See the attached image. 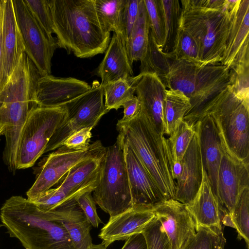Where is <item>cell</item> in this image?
I'll return each instance as SVG.
<instances>
[{
    "instance_id": "cell-1",
    "label": "cell",
    "mask_w": 249,
    "mask_h": 249,
    "mask_svg": "<svg viewBox=\"0 0 249 249\" xmlns=\"http://www.w3.org/2000/svg\"><path fill=\"white\" fill-rule=\"evenodd\" d=\"M58 47L77 57L105 53L110 34L99 20L94 0H48Z\"/></svg>"
},
{
    "instance_id": "cell-2",
    "label": "cell",
    "mask_w": 249,
    "mask_h": 249,
    "mask_svg": "<svg viewBox=\"0 0 249 249\" xmlns=\"http://www.w3.org/2000/svg\"><path fill=\"white\" fill-rule=\"evenodd\" d=\"M0 219L10 237L25 249H75L63 226L21 196H12L0 209Z\"/></svg>"
},
{
    "instance_id": "cell-3",
    "label": "cell",
    "mask_w": 249,
    "mask_h": 249,
    "mask_svg": "<svg viewBox=\"0 0 249 249\" xmlns=\"http://www.w3.org/2000/svg\"><path fill=\"white\" fill-rule=\"evenodd\" d=\"M119 135L131 147L148 172L165 199L174 198L173 160L168 141L141 111L127 121L118 120Z\"/></svg>"
},
{
    "instance_id": "cell-4",
    "label": "cell",
    "mask_w": 249,
    "mask_h": 249,
    "mask_svg": "<svg viewBox=\"0 0 249 249\" xmlns=\"http://www.w3.org/2000/svg\"><path fill=\"white\" fill-rule=\"evenodd\" d=\"M229 70L221 63L202 65L184 59H171L165 86L178 90L189 99L185 117L198 112L229 85Z\"/></svg>"
},
{
    "instance_id": "cell-5",
    "label": "cell",
    "mask_w": 249,
    "mask_h": 249,
    "mask_svg": "<svg viewBox=\"0 0 249 249\" xmlns=\"http://www.w3.org/2000/svg\"><path fill=\"white\" fill-rule=\"evenodd\" d=\"M179 27L195 40L202 65L220 63L229 33L231 17L221 10L181 0Z\"/></svg>"
},
{
    "instance_id": "cell-6",
    "label": "cell",
    "mask_w": 249,
    "mask_h": 249,
    "mask_svg": "<svg viewBox=\"0 0 249 249\" xmlns=\"http://www.w3.org/2000/svg\"><path fill=\"white\" fill-rule=\"evenodd\" d=\"M211 116L224 144L233 156L249 164V105L239 99L227 86L195 114Z\"/></svg>"
},
{
    "instance_id": "cell-7",
    "label": "cell",
    "mask_w": 249,
    "mask_h": 249,
    "mask_svg": "<svg viewBox=\"0 0 249 249\" xmlns=\"http://www.w3.org/2000/svg\"><path fill=\"white\" fill-rule=\"evenodd\" d=\"M92 192L96 204L110 216L133 206L123 145L118 136L113 145L106 147L98 183Z\"/></svg>"
},
{
    "instance_id": "cell-8",
    "label": "cell",
    "mask_w": 249,
    "mask_h": 249,
    "mask_svg": "<svg viewBox=\"0 0 249 249\" xmlns=\"http://www.w3.org/2000/svg\"><path fill=\"white\" fill-rule=\"evenodd\" d=\"M68 115L66 107H40L30 113L19 137L16 159L17 169L34 165L44 153L50 139Z\"/></svg>"
},
{
    "instance_id": "cell-9",
    "label": "cell",
    "mask_w": 249,
    "mask_h": 249,
    "mask_svg": "<svg viewBox=\"0 0 249 249\" xmlns=\"http://www.w3.org/2000/svg\"><path fill=\"white\" fill-rule=\"evenodd\" d=\"M105 152L86 159L74 165L58 187L49 189L32 201L40 210L49 211L85 192H92L98 183Z\"/></svg>"
},
{
    "instance_id": "cell-10",
    "label": "cell",
    "mask_w": 249,
    "mask_h": 249,
    "mask_svg": "<svg viewBox=\"0 0 249 249\" xmlns=\"http://www.w3.org/2000/svg\"><path fill=\"white\" fill-rule=\"evenodd\" d=\"M103 87L94 80L90 89L65 105L68 117L50 139L44 153L56 150L74 132L84 127L94 128L108 111L104 102Z\"/></svg>"
},
{
    "instance_id": "cell-11",
    "label": "cell",
    "mask_w": 249,
    "mask_h": 249,
    "mask_svg": "<svg viewBox=\"0 0 249 249\" xmlns=\"http://www.w3.org/2000/svg\"><path fill=\"white\" fill-rule=\"evenodd\" d=\"M56 150L43 158L36 168V180L26 193L29 200L40 196L62 180L74 165L104 152L106 147L98 140L86 150L70 148L64 145Z\"/></svg>"
},
{
    "instance_id": "cell-12",
    "label": "cell",
    "mask_w": 249,
    "mask_h": 249,
    "mask_svg": "<svg viewBox=\"0 0 249 249\" xmlns=\"http://www.w3.org/2000/svg\"><path fill=\"white\" fill-rule=\"evenodd\" d=\"M12 1L25 53L42 75H50L52 59L58 48L56 38L46 33L23 0H12Z\"/></svg>"
},
{
    "instance_id": "cell-13",
    "label": "cell",
    "mask_w": 249,
    "mask_h": 249,
    "mask_svg": "<svg viewBox=\"0 0 249 249\" xmlns=\"http://www.w3.org/2000/svg\"><path fill=\"white\" fill-rule=\"evenodd\" d=\"M249 165L232 155L223 143L216 195L222 215V222L231 213L242 191L249 187Z\"/></svg>"
},
{
    "instance_id": "cell-14",
    "label": "cell",
    "mask_w": 249,
    "mask_h": 249,
    "mask_svg": "<svg viewBox=\"0 0 249 249\" xmlns=\"http://www.w3.org/2000/svg\"><path fill=\"white\" fill-rule=\"evenodd\" d=\"M183 121L193 124L197 133L203 170L216 196L218 171L223 149L217 126L211 116L203 114H196Z\"/></svg>"
},
{
    "instance_id": "cell-15",
    "label": "cell",
    "mask_w": 249,
    "mask_h": 249,
    "mask_svg": "<svg viewBox=\"0 0 249 249\" xmlns=\"http://www.w3.org/2000/svg\"><path fill=\"white\" fill-rule=\"evenodd\" d=\"M118 137L123 145L133 206L153 210L165 199L131 147L119 135Z\"/></svg>"
},
{
    "instance_id": "cell-16",
    "label": "cell",
    "mask_w": 249,
    "mask_h": 249,
    "mask_svg": "<svg viewBox=\"0 0 249 249\" xmlns=\"http://www.w3.org/2000/svg\"><path fill=\"white\" fill-rule=\"evenodd\" d=\"M153 211L172 249H181L196 232V222L186 204L174 198L165 199Z\"/></svg>"
},
{
    "instance_id": "cell-17",
    "label": "cell",
    "mask_w": 249,
    "mask_h": 249,
    "mask_svg": "<svg viewBox=\"0 0 249 249\" xmlns=\"http://www.w3.org/2000/svg\"><path fill=\"white\" fill-rule=\"evenodd\" d=\"M249 0H240L231 16L225 49L220 63L230 69L249 65Z\"/></svg>"
},
{
    "instance_id": "cell-18",
    "label": "cell",
    "mask_w": 249,
    "mask_h": 249,
    "mask_svg": "<svg viewBox=\"0 0 249 249\" xmlns=\"http://www.w3.org/2000/svg\"><path fill=\"white\" fill-rule=\"evenodd\" d=\"M90 87L85 81L73 77L43 75L37 82L36 99L40 107L62 106L87 92Z\"/></svg>"
},
{
    "instance_id": "cell-19",
    "label": "cell",
    "mask_w": 249,
    "mask_h": 249,
    "mask_svg": "<svg viewBox=\"0 0 249 249\" xmlns=\"http://www.w3.org/2000/svg\"><path fill=\"white\" fill-rule=\"evenodd\" d=\"M181 162V173L175 180L174 199L188 204L197 193L204 174L198 136L196 131Z\"/></svg>"
},
{
    "instance_id": "cell-20",
    "label": "cell",
    "mask_w": 249,
    "mask_h": 249,
    "mask_svg": "<svg viewBox=\"0 0 249 249\" xmlns=\"http://www.w3.org/2000/svg\"><path fill=\"white\" fill-rule=\"evenodd\" d=\"M155 217L153 209L132 206L119 214L110 216L98 237L108 247L115 241L126 240L133 235L142 233Z\"/></svg>"
},
{
    "instance_id": "cell-21",
    "label": "cell",
    "mask_w": 249,
    "mask_h": 249,
    "mask_svg": "<svg viewBox=\"0 0 249 249\" xmlns=\"http://www.w3.org/2000/svg\"><path fill=\"white\" fill-rule=\"evenodd\" d=\"M43 211L48 218L63 226L75 249H88L93 245L90 235L91 225L75 198L53 210Z\"/></svg>"
},
{
    "instance_id": "cell-22",
    "label": "cell",
    "mask_w": 249,
    "mask_h": 249,
    "mask_svg": "<svg viewBox=\"0 0 249 249\" xmlns=\"http://www.w3.org/2000/svg\"><path fill=\"white\" fill-rule=\"evenodd\" d=\"M1 5L3 87L25 52V48L17 23L12 0H1Z\"/></svg>"
},
{
    "instance_id": "cell-23",
    "label": "cell",
    "mask_w": 249,
    "mask_h": 249,
    "mask_svg": "<svg viewBox=\"0 0 249 249\" xmlns=\"http://www.w3.org/2000/svg\"><path fill=\"white\" fill-rule=\"evenodd\" d=\"M166 89L156 74L146 73H143L136 85L135 90L140 103L141 111L155 129L162 134H163L162 104Z\"/></svg>"
},
{
    "instance_id": "cell-24",
    "label": "cell",
    "mask_w": 249,
    "mask_h": 249,
    "mask_svg": "<svg viewBox=\"0 0 249 249\" xmlns=\"http://www.w3.org/2000/svg\"><path fill=\"white\" fill-rule=\"evenodd\" d=\"M124 40L115 33L110 40L105 56L96 70L95 74L101 79L104 86L120 79H126L133 75Z\"/></svg>"
},
{
    "instance_id": "cell-25",
    "label": "cell",
    "mask_w": 249,
    "mask_h": 249,
    "mask_svg": "<svg viewBox=\"0 0 249 249\" xmlns=\"http://www.w3.org/2000/svg\"><path fill=\"white\" fill-rule=\"evenodd\" d=\"M186 205L195 220L197 229L199 227L223 229L222 215L218 200L204 171L197 193L192 202Z\"/></svg>"
},
{
    "instance_id": "cell-26",
    "label": "cell",
    "mask_w": 249,
    "mask_h": 249,
    "mask_svg": "<svg viewBox=\"0 0 249 249\" xmlns=\"http://www.w3.org/2000/svg\"><path fill=\"white\" fill-rule=\"evenodd\" d=\"M191 108L189 98L178 90L166 89L162 104V122L164 135L169 136Z\"/></svg>"
},
{
    "instance_id": "cell-27",
    "label": "cell",
    "mask_w": 249,
    "mask_h": 249,
    "mask_svg": "<svg viewBox=\"0 0 249 249\" xmlns=\"http://www.w3.org/2000/svg\"><path fill=\"white\" fill-rule=\"evenodd\" d=\"M149 26L143 0H140L137 19L125 43L126 53L130 63L141 61L148 44Z\"/></svg>"
},
{
    "instance_id": "cell-28",
    "label": "cell",
    "mask_w": 249,
    "mask_h": 249,
    "mask_svg": "<svg viewBox=\"0 0 249 249\" xmlns=\"http://www.w3.org/2000/svg\"><path fill=\"white\" fill-rule=\"evenodd\" d=\"M126 0H94L97 15L104 31L108 34L113 32L124 42L122 18Z\"/></svg>"
},
{
    "instance_id": "cell-29",
    "label": "cell",
    "mask_w": 249,
    "mask_h": 249,
    "mask_svg": "<svg viewBox=\"0 0 249 249\" xmlns=\"http://www.w3.org/2000/svg\"><path fill=\"white\" fill-rule=\"evenodd\" d=\"M142 75L143 73H140L137 76L111 82L103 86L105 106L108 111L113 109L117 110L123 107L127 100L135 96L136 85Z\"/></svg>"
},
{
    "instance_id": "cell-30",
    "label": "cell",
    "mask_w": 249,
    "mask_h": 249,
    "mask_svg": "<svg viewBox=\"0 0 249 249\" xmlns=\"http://www.w3.org/2000/svg\"><path fill=\"white\" fill-rule=\"evenodd\" d=\"M170 64L171 59L159 48L149 29L146 52L141 61L140 73L156 74L165 86Z\"/></svg>"
},
{
    "instance_id": "cell-31",
    "label": "cell",
    "mask_w": 249,
    "mask_h": 249,
    "mask_svg": "<svg viewBox=\"0 0 249 249\" xmlns=\"http://www.w3.org/2000/svg\"><path fill=\"white\" fill-rule=\"evenodd\" d=\"M249 187L240 194L234 208L227 218L222 223L236 229L239 240L243 239L249 249Z\"/></svg>"
},
{
    "instance_id": "cell-32",
    "label": "cell",
    "mask_w": 249,
    "mask_h": 249,
    "mask_svg": "<svg viewBox=\"0 0 249 249\" xmlns=\"http://www.w3.org/2000/svg\"><path fill=\"white\" fill-rule=\"evenodd\" d=\"M164 16L165 39L161 51L167 54L173 52L179 28L181 11L178 0H161Z\"/></svg>"
},
{
    "instance_id": "cell-33",
    "label": "cell",
    "mask_w": 249,
    "mask_h": 249,
    "mask_svg": "<svg viewBox=\"0 0 249 249\" xmlns=\"http://www.w3.org/2000/svg\"><path fill=\"white\" fill-rule=\"evenodd\" d=\"M195 133L194 125L183 120L169 136L173 162L182 160Z\"/></svg>"
},
{
    "instance_id": "cell-34",
    "label": "cell",
    "mask_w": 249,
    "mask_h": 249,
    "mask_svg": "<svg viewBox=\"0 0 249 249\" xmlns=\"http://www.w3.org/2000/svg\"><path fill=\"white\" fill-rule=\"evenodd\" d=\"M153 38L161 50L165 39L164 16L161 0H143Z\"/></svg>"
},
{
    "instance_id": "cell-35",
    "label": "cell",
    "mask_w": 249,
    "mask_h": 249,
    "mask_svg": "<svg viewBox=\"0 0 249 249\" xmlns=\"http://www.w3.org/2000/svg\"><path fill=\"white\" fill-rule=\"evenodd\" d=\"M166 55L170 59H184L201 64L195 40L188 33L180 27L173 52Z\"/></svg>"
},
{
    "instance_id": "cell-36",
    "label": "cell",
    "mask_w": 249,
    "mask_h": 249,
    "mask_svg": "<svg viewBox=\"0 0 249 249\" xmlns=\"http://www.w3.org/2000/svg\"><path fill=\"white\" fill-rule=\"evenodd\" d=\"M229 71L228 86L239 99L249 105V65H238Z\"/></svg>"
},
{
    "instance_id": "cell-37",
    "label": "cell",
    "mask_w": 249,
    "mask_h": 249,
    "mask_svg": "<svg viewBox=\"0 0 249 249\" xmlns=\"http://www.w3.org/2000/svg\"><path fill=\"white\" fill-rule=\"evenodd\" d=\"M147 249H172L171 243L160 222L155 217L143 229Z\"/></svg>"
},
{
    "instance_id": "cell-38",
    "label": "cell",
    "mask_w": 249,
    "mask_h": 249,
    "mask_svg": "<svg viewBox=\"0 0 249 249\" xmlns=\"http://www.w3.org/2000/svg\"><path fill=\"white\" fill-rule=\"evenodd\" d=\"M32 15L50 36H53V23L48 0H23Z\"/></svg>"
},
{
    "instance_id": "cell-39",
    "label": "cell",
    "mask_w": 249,
    "mask_h": 249,
    "mask_svg": "<svg viewBox=\"0 0 249 249\" xmlns=\"http://www.w3.org/2000/svg\"><path fill=\"white\" fill-rule=\"evenodd\" d=\"M219 230L198 227L195 234L181 249H215Z\"/></svg>"
},
{
    "instance_id": "cell-40",
    "label": "cell",
    "mask_w": 249,
    "mask_h": 249,
    "mask_svg": "<svg viewBox=\"0 0 249 249\" xmlns=\"http://www.w3.org/2000/svg\"><path fill=\"white\" fill-rule=\"evenodd\" d=\"M92 192H87L77 196L75 199L91 226L97 228L102 220L98 216L96 203L91 195Z\"/></svg>"
},
{
    "instance_id": "cell-41",
    "label": "cell",
    "mask_w": 249,
    "mask_h": 249,
    "mask_svg": "<svg viewBox=\"0 0 249 249\" xmlns=\"http://www.w3.org/2000/svg\"><path fill=\"white\" fill-rule=\"evenodd\" d=\"M140 2V0H126L122 18L124 37L125 43L137 19Z\"/></svg>"
},
{
    "instance_id": "cell-42",
    "label": "cell",
    "mask_w": 249,
    "mask_h": 249,
    "mask_svg": "<svg viewBox=\"0 0 249 249\" xmlns=\"http://www.w3.org/2000/svg\"><path fill=\"white\" fill-rule=\"evenodd\" d=\"M92 127H84L74 132L64 142L62 145L77 150H86L90 144Z\"/></svg>"
},
{
    "instance_id": "cell-43",
    "label": "cell",
    "mask_w": 249,
    "mask_h": 249,
    "mask_svg": "<svg viewBox=\"0 0 249 249\" xmlns=\"http://www.w3.org/2000/svg\"><path fill=\"white\" fill-rule=\"evenodd\" d=\"M124 116L120 119L122 121H128L136 116L140 111L141 105L136 96L130 98L123 105Z\"/></svg>"
},
{
    "instance_id": "cell-44",
    "label": "cell",
    "mask_w": 249,
    "mask_h": 249,
    "mask_svg": "<svg viewBox=\"0 0 249 249\" xmlns=\"http://www.w3.org/2000/svg\"><path fill=\"white\" fill-rule=\"evenodd\" d=\"M121 249H147L143 234L140 233L131 236L126 240Z\"/></svg>"
},
{
    "instance_id": "cell-45",
    "label": "cell",
    "mask_w": 249,
    "mask_h": 249,
    "mask_svg": "<svg viewBox=\"0 0 249 249\" xmlns=\"http://www.w3.org/2000/svg\"><path fill=\"white\" fill-rule=\"evenodd\" d=\"M2 10L1 0V8L0 10V91L1 90L3 85V70H2Z\"/></svg>"
},
{
    "instance_id": "cell-46",
    "label": "cell",
    "mask_w": 249,
    "mask_h": 249,
    "mask_svg": "<svg viewBox=\"0 0 249 249\" xmlns=\"http://www.w3.org/2000/svg\"><path fill=\"white\" fill-rule=\"evenodd\" d=\"M226 242V239L223 235V229L219 230L215 249H224Z\"/></svg>"
},
{
    "instance_id": "cell-47",
    "label": "cell",
    "mask_w": 249,
    "mask_h": 249,
    "mask_svg": "<svg viewBox=\"0 0 249 249\" xmlns=\"http://www.w3.org/2000/svg\"><path fill=\"white\" fill-rule=\"evenodd\" d=\"M107 246L104 243L102 242L100 244L98 245H92L88 249H107Z\"/></svg>"
},
{
    "instance_id": "cell-48",
    "label": "cell",
    "mask_w": 249,
    "mask_h": 249,
    "mask_svg": "<svg viewBox=\"0 0 249 249\" xmlns=\"http://www.w3.org/2000/svg\"><path fill=\"white\" fill-rule=\"evenodd\" d=\"M3 130V127L2 125L0 124V135H2Z\"/></svg>"
},
{
    "instance_id": "cell-49",
    "label": "cell",
    "mask_w": 249,
    "mask_h": 249,
    "mask_svg": "<svg viewBox=\"0 0 249 249\" xmlns=\"http://www.w3.org/2000/svg\"><path fill=\"white\" fill-rule=\"evenodd\" d=\"M0 8H1V0H0Z\"/></svg>"
},
{
    "instance_id": "cell-50",
    "label": "cell",
    "mask_w": 249,
    "mask_h": 249,
    "mask_svg": "<svg viewBox=\"0 0 249 249\" xmlns=\"http://www.w3.org/2000/svg\"><path fill=\"white\" fill-rule=\"evenodd\" d=\"M2 226H2V224H0V228Z\"/></svg>"
}]
</instances>
